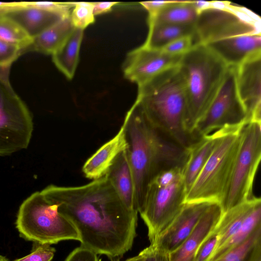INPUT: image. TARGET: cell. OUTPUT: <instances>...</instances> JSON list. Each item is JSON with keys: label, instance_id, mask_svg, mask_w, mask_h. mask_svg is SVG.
<instances>
[{"label": "cell", "instance_id": "f546056e", "mask_svg": "<svg viewBox=\"0 0 261 261\" xmlns=\"http://www.w3.org/2000/svg\"><path fill=\"white\" fill-rule=\"evenodd\" d=\"M30 253L13 261H51L56 250L49 244L33 242Z\"/></svg>", "mask_w": 261, "mask_h": 261}, {"label": "cell", "instance_id": "e575fe53", "mask_svg": "<svg viewBox=\"0 0 261 261\" xmlns=\"http://www.w3.org/2000/svg\"><path fill=\"white\" fill-rule=\"evenodd\" d=\"M139 254L142 261H170L169 253L161 250L153 243H150Z\"/></svg>", "mask_w": 261, "mask_h": 261}, {"label": "cell", "instance_id": "8992f818", "mask_svg": "<svg viewBox=\"0 0 261 261\" xmlns=\"http://www.w3.org/2000/svg\"><path fill=\"white\" fill-rule=\"evenodd\" d=\"M243 127L217 130L219 135L216 145L187 193L185 203L208 202L220 204L229 182Z\"/></svg>", "mask_w": 261, "mask_h": 261}, {"label": "cell", "instance_id": "cb8c5ba5", "mask_svg": "<svg viewBox=\"0 0 261 261\" xmlns=\"http://www.w3.org/2000/svg\"><path fill=\"white\" fill-rule=\"evenodd\" d=\"M74 28L70 16L62 18L35 38L31 48L42 53L52 55L63 44Z\"/></svg>", "mask_w": 261, "mask_h": 261}, {"label": "cell", "instance_id": "9a60e30c", "mask_svg": "<svg viewBox=\"0 0 261 261\" xmlns=\"http://www.w3.org/2000/svg\"><path fill=\"white\" fill-rule=\"evenodd\" d=\"M223 211L220 204L212 203L183 243L169 253L170 261H194L200 245L215 228Z\"/></svg>", "mask_w": 261, "mask_h": 261}, {"label": "cell", "instance_id": "d6986e66", "mask_svg": "<svg viewBox=\"0 0 261 261\" xmlns=\"http://www.w3.org/2000/svg\"><path fill=\"white\" fill-rule=\"evenodd\" d=\"M105 176L125 206L138 213L135 205L134 179L126 149L116 159Z\"/></svg>", "mask_w": 261, "mask_h": 261}, {"label": "cell", "instance_id": "9c48e42d", "mask_svg": "<svg viewBox=\"0 0 261 261\" xmlns=\"http://www.w3.org/2000/svg\"><path fill=\"white\" fill-rule=\"evenodd\" d=\"M10 67H0V156L27 148L33 131L28 107L9 81Z\"/></svg>", "mask_w": 261, "mask_h": 261}, {"label": "cell", "instance_id": "484cf974", "mask_svg": "<svg viewBox=\"0 0 261 261\" xmlns=\"http://www.w3.org/2000/svg\"><path fill=\"white\" fill-rule=\"evenodd\" d=\"M261 225V200H259L237 232L220 247L215 250L208 261H213L239 245Z\"/></svg>", "mask_w": 261, "mask_h": 261}, {"label": "cell", "instance_id": "ba28073f", "mask_svg": "<svg viewBox=\"0 0 261 261\" xmlns=\"http://www.w3.org/2000/svg\"><path fill=\"white\" fill-rule=\"evenodd\" d=\"M260 159V123L249 122L241 129L240 145L229 182L220 203L223 213L254 196L252 185Z\"/></svg>", "mask_w": 261, "mask_h": 261}, {"label": "cell", "instance_id": "d6a6232c", "mask_svg": "<svg viewBox=\"0 0 261 261\" xmlns=\"http://www.w3.org/2000/svg\"><path fill=\"white\" fill-rule=\"evenodd\" d=\"M194 44V36H186L171 41L161 49L171 55L182 56L188 52Z\"/></svg>", "mask_w": 261, "mask_h": 261}, {"label": "cell", "instance_id": "4316f807", "mask_svg": "<svg viewBox=\"0 0 261 261\" xmlns=\"http://www.w3.org/2000/svg\"><path fill=\"white\" fill-rule=\"evenodd\" d=\"M213 261H261V225L243 242Z\"/></svg>", "mask_w": 261, "mask_h": 261}, {"label": "cell", "instance_id": "f1b7e54d", "mask_svg": "<svg viewBox=\"0 0 261 261\" xmlns=\"http://www.w3.org/2000/svg\"><path fill=\"white\" fill-rule=\"evenodd\" d=\"M94 3L75 2L70 18L75 28L84 30L95 21Z\"/></svg>", "mask_w": 261, "mask_h": 261}, {"label": "cell", "instance_id": "4dcf8cb0", "mask_svg": "<svg viewBox=\"0 0 261 261\" xmlns=\"http://www.w3.org/2000/svg\"><path fill=\"white\" fill-rule=\"evenodd\" d=\"M25 5L38 8L44 10L50 11L57 13L62 16V18H66L70 16L71 8H73L74 3H56L50 2H24Z\"/></svg>", "mask_w": 261, "mask_h": 261}, {"label": "cell", "instance_id": "e0dca14e", "mask_svg": "<svg viewBox=\"0 0 261 261\" xmlns=\"http://www.w3.org/2000/svg\"><path fill=\"white\" fill-rule=\"evenodd\" d=\"M127 148L125 128L122 124L117 134L85 162L82 168L85 177L93 180L105 176L116 159Z\"/></svg>", "mask_w": 261, "mask_h": 261}, {"label": "cell", "instance_id": "836d02e7", "mask_svg": "<svg viewBox=\"0 0 261 261\" xmlns=\"http://www.w3.org/2000/svg\"><path fill=\"white\" fill-rule=\"evenodd\" d=\"M218 240V234L213 230L199 246L194 261H208L216 249Z\"/></svg>", "mask_w": 261, "mask_h": 261}, {"label": "cell", "instance_id": "1f68e13d", "mask_svg": "<svg viewBox=\"0 0 261 261\" xmlns=\"http://www.w3.org/2000/svg\"><path fill=\"white\" fill-rule=\"evenodd\" d=\"M25 50L15 44L0 40V67H10Z\"/></svg>", "mask_w": 261, "mask_h": 261}, {"label": "cell", "instance_id": "277c9868", "mask_svg": "<svg viewBox=\"0 0 261 261\" xmlns=\"http://www.w3.org/2000/svg\"><path fill=\"white\" fill-rule=\"evenodd\" d=\"M178 66L184 83L186 127L195 138L196 125L217 93L228 66L208 46L196 44L181 56Z\"/></svg>", "mask_w": 261, "mask_h": 261}, {"label": "cell", "instance_id": "6da1fadb", "mask_svg": "<svg viewBox=\"0 0 261 261\" xmlns=\"http://www.w3.org/2000/svg\"><path fill=\"white\" fill-rule=\"evenodd\" d=\"M43 190L74 225L81 245L111 258L131 249L138 213L125 206L106 176L82 186Z\"/></svg>", "mask_w": 261, "mask_h": 261}, {"label": "cell", "instance_id": "ab89813d", "mask_svg": "<svg viewBox=\"0 0 261 261\" xmlns=\"http://www.w3.org/2000/svg\"><path fill=\"white\" fill-rule=\"evenodd\" d=\"M18 3H2L0 2V15L12 8L17 6Z\"/></svg>", "mask_w": 261, "mask_h": 261}, {"label": "cell", "instance_id": "74e56055", "mask_svg": "<svg viewBox=\"0 0 261 261\" xmlns=\"http://www.w3.org/2000/svg\"><path fill=\"white\" fill-rule=\"evenodd\" d=\"M119 4L118 2H96L94 3L93 14L97 15L112 10L113 7Z\"/></svg>", "mask_w": 261, "mask_h": 261}, {"label": "cell", "instance_id": "d590c367", "mask_svg": "<svg viewBox=\"0 0 261 261\" xmlns=\"http://www.w3.org/2000/svg\"><path fill=\"white\" fill-rule=\"evenodd\" d=\"M65 261H98V258L94 251L81 245L74 249Z\"/></svg>", "mask_w": 261, "mask_h": 261}, {"label": "cell", "instance_id": "ac0fdd59", "mask_svg": "<svg viewBox=\"0 0 261 261\" xmlns=\"http://www.w3.org/2000/svg\"><path fill=\"white\" fill-rule=\"evenodd\" d=\"M1 15L15 21L33 40L63 18L54 12L25 5L24 2Z\"/></svg>", "mask_w": 261, "mask_h": 261}, {"label": "cell", "instance_id": "7c38bea8", "mask_svg": "<svg viewBox=\"0 0 261 261\" xmlns=\"http://www.w3.org/2000/svg\"><path fill=\"white\" fill-rule=\"evenodd\" d=\"M182 56L171 55L162 49L142 45L126 56L122 65L124 76L140 86L164 70L177 65Z\"/></svg>", "mask_w": 261, "mask_h": 261}, {"label": "cell", "instance_id": "5b68a950", "mask_svg": "<svg viewBox=\"0 0 261 261\" xmlns=\"http://www.w3.org/2000/svg\"><path fill=\"white\" fill-rule=\"evenodd\" d=\"M16 227L20 237L42 244L80 241L78 231L43 190L32 194L19 206Z\"/></svg>", "mask_w": 261, "mask_h": 261}, {"label": "cell", "instance_id": "f35d334b", "mask_svg": "<svg viewBox=\"0 0 261 261\" xmlns=\"http://www.w3.org/2000/svg\"><path fill=\"white\" fill-rule=\"evenodd\" d=\"M193 4L198 14L203 10L211 8V1H193Z\"/></svg>", "mask_w": 261, "mask_h": 261}, {"label": "cell", "instance_id": "8d00e7d4", "mask_svg": "<svg viewBox=\"0 0 261 261\" xmlns=\"http://www.w3.org/2000/svg\"><path fill=\"white\" fill-rule=\"evenodd\" d=\"M169 1H153L140 2V4L147 11L148 18L155 15L168 3Z\"/></svg>", "mask_w": 261, "mask_h": 261}, {"label": "cell", "instance_id": "7a4b0ae2", "mask_svg": "<svg viewBox=\"0 0 261 261\" xmlns=\"http://www.w3.org/2000/svg\"><path fill=\"white\" fill-rule=\"evenodd\" d=\"M123 125L134 182L136 208L139 213L151 181L164 171L183 169L189 151L153 125L135 102L127 112Z\"/></svg>", "mask_w": 261, "mask_h": 261}, {"label": "cell", "instance_id": "83f0119b", "mask_svg": "<svg viewBox=\"0 0 261 261\" xmlns=\"http://www.w3.org/2000/svg\"><path fill=\"white\" fill-rule=\"evenodd\" d=\"M0 40L15 44L24 50L31 48L33 39L15 21L0 15Z\"/></svg>", "mask_w": 261, "mask_h": 261}, {"label": "cell", "instance_id": "44dd1931", "mask_svg": "<svg viewBox=\"0 0 261 261\" xmlns=\"http://www.w3.org/2000/svg\"><path fill=\"white\" fill-rule=\"evenodd\" d=\"M260 200H261L260 198L254 196L223 213L220 220L213 229L219 237L215 250L220 247L237 232L246 218Z\"/></svg>", "mask_w": 261, "mask_h": 261}, {"label": "cell", "instance_id": "5bb4252c", "mask_svg": "<svg viewBox=\"0 0 261 261\" xmlns=\"http://www.w3.org/2000/svg\"><path fill=\"white\" fill-rule=\"evenodd\" d=\"M212 203L214 202L185 203L169 225L152 243L166 252L173 251L190 235Z\"/></svg>", "mask_w": 261, "mask_h": 261}, {"label": "cell", "instance_id": "d4e9b609", "mask_svg": "<svg viewBox=\"0 0 261 261\" xmlns=\"http://www.w3.org/2000/svg\"><path fill=\"white\" fill-rule=\"evenodd\" d=\"M148 25V35L143 45L150 48L161 49L180 37L195 36L194 25L152 23Z\"/></svg>", "mask_w": 261, "mask_h": 261}, {"label": "cell", "instance_id": "60d3db41", "mask_svg": "<svg viewBox=\"0 0 261 261\" xmlns=\"http://www.w3.org/2000/svg\"><path fill=\"white\" fill-rule=\"evenodd\" d=\"M125 261H142V257L140 254H138V255L126 259Z\"/></svg>", "mask_w": 261, "mask_h": 261}, {"label": "cell", "instance_id": "3957f363", "mask_svg": "<svg viewBox=\"0 0 261 261\" xmlns=\"http://www.w3.org/2000/svg\"><path fill=\"white\" fill-rule=\"evenodd\" d=\"M135 102L153 125L186 148L198 141L186 127L184 83L178 65L139 86Z\"/></svg>", "mask_w": 261, "mask_h": 261}, {"label": "cell", "instance_id": "2e32d148", "mask_svg": "<svg viewBox=\"0 0 261 261\" xmlns=\"http://www.w3.org/2000/svg\"><path fill=\"white\" fill-rule=\"evenodd\" d=\"M228 66L237 67L254 54L261 52V35L232 37L206 45Z\"/></svg>", "mask_w": 261, "mask_h": 261}, {"label": "cell", "instance_id": "8fae6325", "mask_svg": "<svg viewBox=\"0 0 261 261\" xmlns=\"http://www.w3.org/2000/svg\"><path fill=\"white\" fill-rule=\"evenodd\" d=\"M236 66H228L217 93L196 125L193 135L198 140L212 132L242 127L248 122L246 110L238 94Z\"/></svg>", "mask_w": 261, "mask_h": 261}, {"label": "cell", "instance_id": "603a6c76", "mask_svg": "<svg viewBox=\"0 0 261 261\" xmlns=\"http://www.w3.org/2000/svg\"><path fill=\"white\" fill-rule=\"evenodd\" d=\"M197 16L193 1H169L155 15L147 18V24L194 25Z\"/></svg>", "mask_w": 261, "mask_h": 261}, {"label": "cell", "instance_id": "7402d4cb", "mask_svg": "<svg viewBox=\"0 0 261 261\" xmlns=\"http://www.w3.org/2000/svg\"><path fill=\"white\" fill-rule=\"evenodd\" d=\"M83 35V30L75 28L63 44L52 54L56 67L69 80L73 78L77 66Z\"/></svg>", "mask_w": 261, "mask_h": 261}, {"label": "cell", "instance_id": "30bf717a", "mask_svg": "<svg viewBox=\"0 0 261 261\" xmlns=\"http://www.w3.org/2000/svg\"><path fill=\"white\" fill-rule=\"evenodd\" d=\"M194 28L195 44L206 45L234 36L260 34V18L228 2L224 9L211 8L200 12Z\"/></svg>", "mask_w": 261, "mask_h": 261}, {"label": "cell", "instance_id": "ffe728a7", "mask_svg": "<svg viewBox=\"0 0 261 261\" xmlns=\"http://www.w3.org/2000/svg\"><path fill=\"white\" fill-rule=\"evenodd\" d=\"M219 133L216 130L205 136L189 149L187 162L182 170L187 194L206 163L217 142Z\"/></svg>", "mask_w": 261, "mask_h": 261}, {"label": "cell", "instance_id": "4fadbf2b", "mask_svg": "<svg viewBox=\"0 0 261 261\" xmlns=\"http://www.w3.org/2000/svg\"><path fill=\"white\" fill-rule=\"evenodd\" d=\"M236 81L239 96L249 122L261 121V52L236 67Z\"/></svg>", "mask_w": 261, "mask_h": 261}, {"label": "cell", "instance_id": "52a82bcc", "mask_svg": "<svg viewBox=\"0 0 261 261\" xmlns=\"http://www.w3.org/2000/svg\"><path fill=\"white\" fill-rule=\"evenodd\" d=\"M182 170L175 168L164 171L148 187L139 214L147 227L150 243L167 228L185 203L187 192Z\"/></svg>", "mask_w": 261, "mask_h": 261}, {"label": "cell", "instance_id": "b9f144b4", "mask_svg": "<svg viewBox=\"0 0 261 261\" xmlns=\"http://www.w3.org/2000/svg\"><path fill=\"white\" fill-rule=\"evenodd\" d=\"M0 261H9L5 256L0 254Z\"/></svg>", "mask_w": 261, "mask_h": 261}]
</instances>
